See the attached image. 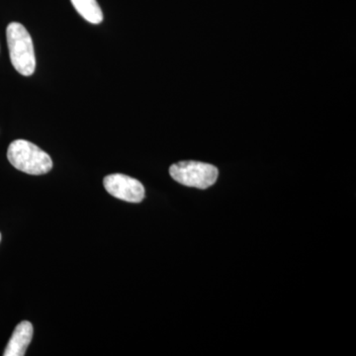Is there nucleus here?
I'll use <instances>...</instances> for the list:
<instances>
[{
    "instance_id": "1",
    "label": "nucleus",
    "mask_w": 356,
    "mask_h": 356,
    "mask_svg": "<svg viewBox=\"0 0 356 356\" xmlns=\"http://www.w3.org/2000/svg\"><path fill=\"white\" fill-rule=\"evenodd\" d=\"M7 44L14 69L24 76H30L36 70L34 44L27 29L20 23L7 26Z\"/></svg>"
},
{
    "instance_id": "3",
    "label": "nucleus",
    "mask_w": 356,
    "mask_h": 356,
    "mask_svg": "<svg viewBox=\"0 0 356 356\" xmlns=\"http://www.w3.org/2000/svg\"><path fill=\"white\" fill-rule=\"evenodd\" d=\"M170 177L184 186L206 189L217 181L218 168L209 163L187 161L175 163L170 168Z\"/></svg>"
},
{
    "instance_id": "4",
    "label": "nucleus",
    "mask_w": 356,
    "mask_h": 356,
    "mask_svg": "<svg viewBox=\"0 0 356 356\" xmlns=\"http://www.w3.org/2000/svg\"><path fill=\"white\" fill-rule=\"evenodd\" d=\"M105 189L110 195L130 203H140L145 198V187L139 180L128 175L115 173L103 180Z\"/></svg>"
},
{
    "instance_id": "2",
    "label": "nucleus",
    "mask_w": 356,
    "mask_h": 356,
    "mask_svg": "<svg viewBox=\"0 0 356 356\" xmlns=\"http://www.w3.org/2000/svg\"><path fill=\"white\" fill-rule=\"evenodd\" d=\"M7 159L16 170L27 175H46L53 168L51 156L29 140H16L11 143Z\"/></svg>"
},
{
    "instance_id": "7",
    "label": "nucleus",
    "mask_w": 356,
    "mask_h": 356,
    "mask_svg": "<svg viewBox=\"0 0 356 356\" xmlns=\"http://www.w3.org/2000/svg\"><path fill=\"white\" fill-rule=\"evenodd\" d=\"M0 241H1V234H0Z\"/></svg>"
},
{
    "instance_id": "5",
    "label": "nucleus",
    "mask_w": 356,
    "mask_h": 356,
    "mask_svg": "<svg viewBox=\"0 0 356 356\" xmlns=\"http://www.w3.org/2000/svg\"><path fill=\"white\" fill-rule=\"evenodd\" d=\"M33 325L28 321H23L14 330L13 337L7 344L4 356L25 355L33 337Z\"/></svg>"
},
{
    "instance_id": "6",
    "label": "nucleus",
    "mask_w": 356,
    "mask_h": 356,
    "mask_svg": "<svg viewBox=\"0 0 356 356\" xmlns=\"http://www.w3.org/2000/svg\"><path fill=\"white\" fill-rule=\"evenodd\" d=\"M79 15L92 24H100L103 13L96 0H70Z\"/></svg>"
}]
</instances>
